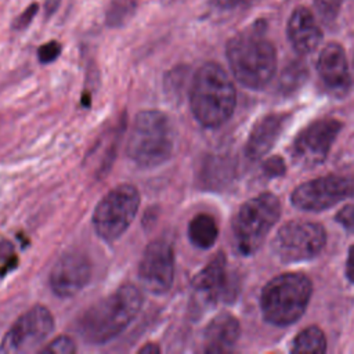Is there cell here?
Masks as SVG:
<instances>
[{"label":"cell","instance_id":"7","mask_svg":"<svg viewBox=\"0 0 354 354\" xmlns=\"http://www.w3.org/2000/svg\"><path fill=\"white\" fill-rule=\"evenodd\" d=\"M138 207L140 194L134 185L120 184L112 188L98 202L93 214L97 235L106 242L118 239L133 223Z\"/></svg>","mask_w":354,"mask_h":354},{"label":"cell","instance_id":"8","mask_svg":"<svg viewBox=\"0 0 354 354\" xmlns=\"http://www.w3.org/2000/svg\"><path fill=\"white\" fill-rule=\"evenodd\" d=\"M326 243L325 228L314 221L292 220L275 234L271 249L283 263L307 261L318 256Z\"/></svg>","mask_w":354,"mask_h":354},{"label":"cell","instance_id":"2","mask_svg":"<svg viewBox=\"0 0 354 354\" xmlns=\"http://www.w3.org/2000/svg\"><path fill=\"white\" fill-rule=\"evenodd\" d=\"M189 104L195 119L205 127H218L231 118L236 90L221 65L205 62L198 68L189 88Z\"/></svg>","mask_w":354,"mask_h":354},{"label":"cell","instance_id":"13","mask_svg":"<svg viewBox=\"0 0 354 354\" xmlns=\"http://www.w3.org/2000/svg\"><path fill=\"white\" fill-rule=\"evenodd\" d=\"M93 266L87 254L71 252L64 254L54 264L50 272V286L59 297L77 295L91 279Z\"/></svg>","mask_w":354,"mask_h":354},{"label":"cell","instance_id":"5","mask_svg":"<svg viewBox=\"0 0 354 354\" xmlns=\"http://www.w3.org/2000/svg\"><path fill=\"white\" fill-rule=\"evenodd\" d=\"M313 283L303 272H285L266 283L260 296L264 319L277 326L295 324L306 311Z\"/></svg>","mask_w":354,"mask_h":354},{"label":"cell","instance_id":"26","mask_svg":"<svg viewBox=\"0 0 354 354\" xmlns=\"http://www.w3.org/2000/svg\"><path fill=\"white\" fill-rule=\"evenodd\" d=\"M37 11H39V4H37V3H32L30 6H28V7L12 21V29H17V30L25 29V28L33 21V18L36 17Z\"/></svg>","mask_w":354,"mask_h":354},{"label":"cell","instance_id":"23","mask_svg":"<svg viewBox=\"0 0 354 354\" xmlns=\"http://www.w3.org/2000/svg\"><path fill=\"white\" fill-rule=\"evenodd\" d=\"M342 1L343 0H314L315 11L325 25H330L336 21Z\"/></svg>","mask_w":354,"mask_h":354},{"label":"cell","instance_id":"4","mask_svg":"<svg viewBox=\"0 0 354 354\" xmlns=\"http://www.w3.org/2000/svg\"><path fill=\"white\" fill-rule=\"evenodd\" d=\"M174 134L170 119L158 109L137 113L127 140V156L140 167H155L173 153Z\"/></svg>","mask_w":354,"mask_h":354},{"label":"cell","instance_id":"19","mask_svg":"<svg viewBox=\"0 0 354 354\" xmlns=\"http://www.w3.org/2000/svg\"><path fill=\"white\" fill-rule=\"evenodd\" d=\"M218 236V227L214 217L209 213H198L188 225V238L199 249H210Z\"/></svg>","mask_w":354,"mask_h":354},{"label":"cell","instance_id":"21","mask_svg":"<svg viewBox=\"0 0 354 354\" xmlns=\"http://www.w3.org/2000/svg\"><path fill=\"white\" fill-rule=\"evenodd\" d=\"M137 8L138 0H111L105 11V24L109 28H120L134 17Z\"/></svg>","mask_w":354,"mask_h":354},{"label":"cell","instance_id":"16","mask_svg":"<svg viewBox=\"0 0 354 354\" xmlns=\"http://www.w3.org/2000/svg\"><path fill=\"white\" fill-rule=\"evenodd\" d=\"M288 123V113H268L261 118L252 129L245 153L250 160H259L272 148L285 124Z\"/></svg>","mask_w":354,"mask_h":354},{"label":"cell","instance_id":"18","mask_svg":"<svg viewBox=\"0 0 354 354\" xmlns=\"http://www.w3.org/2000/svg\"><path fill=\"white\" fill-rule=\"evenodd\" d=\"M239 336V321L230 313H220L205 329V351L210 354L228 353L234 348Z\"/></svg>","mask_w":354,"mask_h":354},{"label":"cell","instance_id":"11","mask_svg":"<svg viewBox=\"0 0 354 354\" xmlns=\"http://www.w3.org/2000/svg\"><path fill=\"white\" fill-rule=\"evenodd\" d=\"M340 130L342 122L335 118H322L307 124L292 144V158L301 166L324 162Z\"/></svg>","mask_w":354,"mask_h":354},{"label":"cell","instance_id":"20","mask_svg":"<svg viewBox=\"0 0 354 354\" xmlns=\"http://www.w3.org/2000/svg\"><path fill=\"white\" fill-rule=\"evenodd\" d=\"M326 351V337L321 328L311 325L304 328L292 342L290 353H314L321 354Z\"/></svg>","mask_w":354,"mask_h":354},{"label":"cell","instance_id":"10","mask_svg":"<svg viewBox=\"0 0 354 354\" xmlns=\"http://www.w3.org/2000/svg\"><path fill=\"white\" fill-rule=\"evenodd\" d=\"M54 330V317L51 311L41 304L33 306L25 311L11 328L6 332L0 351L3 353H25L33 350L44 342Z\"/></svg>","mask_w":354,"mask_h":354},{"label":"cell","instance_id":"24","mask_svg":"<svg viewBox=\"0 0 354 354\" xmlns=\"http://www.w3.org/2000/svg\"><path fill=\"white\" fill-rule=\"evenodd\" d=\"M40 351L44 354H72L76 351V344L69 336L61 335V336H57L55 339H53Z\"/></svg>","mask_w":354,"mask_h":354},{"label":"cell","instance_id":"27","mask_svg":"<svg viewBox=\"0 0 354 354\" xmlns=\"http://www.w3.org/2000/svg\"><path fill=\"white\" fill-rule=\"evenodd\" d=\"M336 221L347 231L354 234V202L343 206L335 216Z\"/></svg>","mask_w":354,"mask_h":354},{"label":"cell","instance_id":"17","mask_svg":"<svg viewBox=\"0 0 354 354\" xmlns=\"http://www.w3.org/2000/svg\"><path fill=\"white\" fill-rule=\"evenodd\" d=\"M192 283L196 290L205 293L212 300L232 297V282L227 271L225 256L218 253L194 277Z\"/></svg>","mask_w":354,"mask_h":354},{"label":"cell","instance_id":"14","mask_svg":"<svg viewBox=\"0 0 354 354\" xmlns=\"http://www.w3.org/2000/svg\"><path fill=\"white\" fill-rule=\"evenodd\" d=\"M317 72L324 86L335 95H344L351 87L347 57L339 43H328L321 50L317 59Z\"/></svg>","mask_w":354,"mask_h":354},{"label":"cell","instance_id":"3","mask_svg":"<svg viewBox=\"0 0 354 354\" xmlns=\"http://www.w3.org/2000/svg\"><path fill=\"white\" fill-rule=\"evenodd\" d=\"M225 55L232 75L248 88L260 90L274 77L277 51L260 29L232 36L225 46Z\"/></svg>","mask_w":354,"mask_h":354},{"label":"cell","instance_id":"30","mask_svg":"<svg viewBox=\"0 0 354 354\" xmlns=\"http://www.w3.org/2000/svg\"><path fill=\"white\" fill-rule=\"evenodd\" d=\"M346 277L351 283H354V245H351L348 249L346 261Z\"/></svg>","mask_w":354,"mask_h":354},{"label":"cell","instance_id":"25","mask_svg":"<svg viewBox=\"0 0 354 354\" xmlns=\"http://www.w3.org/2000/svg\"><path fill=\"white\" fill-rule=\"evenodd\" d=\"M61 54V44L55 40H51L48 43H44L37 50V57L41 64H50L55 61Z\"/></svg>","mask_w":354,"mask_h":354},{"label":"cell","instance_id":"29","mask_svg":"<svg viewBox=\"0 0 354 354\" xmlns=\"http://www.w3.org/2000/svg\"><path fill=\"white\" fill-rule=\"evenodd\" d=\"M254 1L256 0H212V4L220 10H236L248 7Z\"/></svg>","mask_w":354,"mask_h":354},{"label":"cell","instance_id":"31","mask_svg":"<svg viewBox=\"0 0 354 354\" xmlns=\"http://www.w3.org/2000/svg\"><path fill=\"white\" fill-rule=\"evenodd\" d=\"M61 0H46L44 1V15L48 18L51 17L59 7Z\"/></svg>","mask_w":354,"mask_h":354},{"label":"cell","instance_id":"22","mask_svg":"<svg viewBox=\"0 0 354 354\" xmlns=\"http://www.w3.org/2000/svg\"><path fill=\"white\" fill-rule=\"evenodd\" d=\"M306 65L301 61H293L283 69L281 75V87L285 91L295 90L306 79Z\"/></svg>","mask_w":354,"mask_h":354},{"label":"cell","instance_id":"15","mask_svg":"<svg viewBox=\"0 0 354 354\" xmlns=\"http://www.w3.org/2000/svg\"><path fill=\"white\" fill-rule=\"evenodd\" d=\"M286 35L292 47L301 55L313 53L322 39V30L315 17L303 6L296 7L290 14Z\"/></svg>","mask_w":354,"mask_h":354},{"label":"cell","instance_id":"6","mask_svg":"<svg viewBox=\"0 0 354 354\" xmlns=\"http://www.w3.org/2000/svg\"><path fill=\"white\" fill-rule=\"evenodd\" d=\"M281 202L271 192H261L248 199L236 212L232 231L238 250L249 256L264 242L267 234L281 217Z\"/></svg>","mask_w":354,"mask_h":354},{"label":"cell","instance_id":"12","mask_svg":"<svg viewBox=\"0 0 354 354\" xmlns=\"http://www.w3.org/2000/svg\"><path fill=\"white\" fill-rule=\"evenodd\" d=\"M138 277L145 289L155 295L166 293L174 281V249L170 241L158 238L144 250Z\"/></svg>","mask_w":354,"mask_h":354},{"label":"cell","instance_id":"1","mask_svg":"<svg viewBox=\"0 0 354 354\" xmlns=\"http://www.w3.org/2000/svg\"><path fill=\"white\" fill-rule=\"evenodd\" d=\"M144 295L133 283L122 285L118 290L90 306L77 319L79 336L90 344H104L120 335L138 315Z\"/></svg>","mask_w":354,"mask_h":354},{"label":"cell","instance_id":"28","mask_svg":"<svg viewBox=\"0 0 354 354\" xmlns=\"http://www.w3.org/2000/svg\"><path fill=\"white\" fill-rule=\"evenodd\" d=\"M263 169L267 176H281L285 173V163L282 158L274 156L266 160V163L263 165Z\"/></svg>","mask_w":354,"mask_h":354},{"label":"cell","instance_id":"32","mask_svg":"<svg viewBox=\"0 0 354 354\" xmlns=\"http://www.w3.org/2000/svg\"><path fill=\"white\" fill-rule=\"evenodd\" d=\"M159 351H160V347L155 343H148L138 350V353H141V354H158Z\"/></svg>","mask_w":354,"mask_h":354},{"label":"cell","instance_id":"9","mask_svg":"<svg viewBox=\"0 0 354 354\" xmlns=\"http://www.w3.org/2000/svg\"><path fill=\"white\" fill-rule=\"evenodd\" d=\"M353 196L354 176L329 174L297 185L290 195V202L301 210L321 212Z\"/></svg>","mask_w":354,"mask_h":354}]
</instances>
